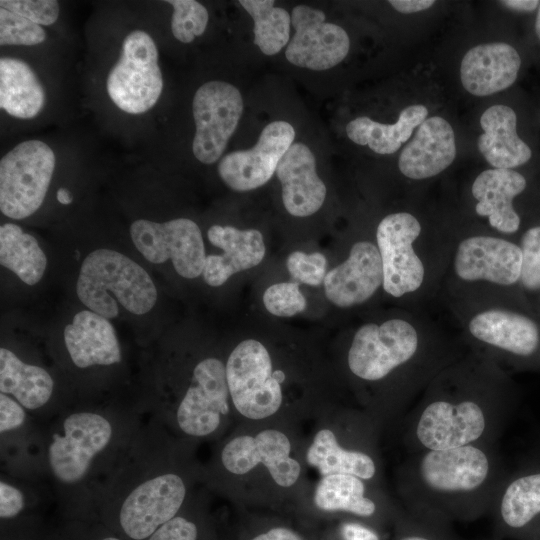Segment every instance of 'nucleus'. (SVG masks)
Listing matches in <instances>:
<instances>
[{"label":"nucleus","instance_id":"f257e3e1","mask_svg":"<svg viewBox=\"0 0 540 540\" xmlns=\"http://www.w3.org/2000/svg\"><path fill=\"white\" fill-rule=\"evenodd\" d=\"M515 409L498 364L474 352L442 369L402 420L409 453L497 444Z\"/></svg>","mask_w":540,"mask_h":540},{"label":"nucleus","instance_id":"f03ea898","mask_svg":"<svg viewBox=\"0 0 540 540\" xmlns=\"http://www.w3.org/2000/svg\"><path fill=\"white\" fill-rule=\"evenodd\" d=\"M508 474L497 444L411 453L400 473L403 508L472 522L490 513Z\"/></svg>","mask_w":540,"mask_h":540},{"label":"nucleus","instance_id":"7ed1b4c3","mask_svg":"<svg viewBox=\"0 0 540 540\" xmlns=\"http://www.w3.org/2000/svg\"><path fill=\"white\" fill-rule=\"evenodd\" d=\"M457 359L427 344L417 327L402 318L362 325L347 354L350 372L361 381L381 382L402 372L421 392Z\"/></svg>","mask_w":540,"mask_h":540},{"label":"nucleus","instance_id":"20e7f679","mask_svg":"<svg viewBox=\"0 0 540 540\" xmlns=\"http://www.w3.org/2000/svg\"><path fill=\"white\" fill-rule=\"evenodd\" d=\"M79 300L91 311L115 318L118 303L135 315L149 312L157 289L149 274L134 260L111 249H97L82 262L76 283Z\"/></svg>","mask_w":540,"mask_h":540},{"label":"nucleus","instance_id":"39448f33","mask_svg":"<svg viewBox=\"0 0 540 540\" xmlns=\"http://www.w3.org/2000/svg\"><path fill=\"white\" fill-rule=\"evenodd\" d=\"M225 366L230 398L241 415L261 420L279 410L285 375L273 371L269 352L262 343L254 339L240 342Z\"/></svg>","mask_w":540,"mask_h":540},{"label":"nucleus","instance_id":"423d86ee","mask_svg":"<svg viewBox=\"0 0 540 540\" xmlns=\"http://www.w3.org/2000/svg\"><path fill=\"white\" fill-rule=\"evenodd\" d=\"M55 168V155L43 141L21 142L0 161V210L15 220L42 205Z\"/></svg>","mask_w":540,"mask_h":540},{"label":"nucleus","instance_id":"0eeeda50","mask_svg":"<svg viewBox=\"0 0 540 540\" xmlns=\"http://www.w3.org/2000/svg\"><path fill=\"white\" fill-rule=\"evenodd\" d=\"M106 87L111 100L124 112L141 114L156 104L163 77L156 44L148 33L134 30L126 36Z\"/></svg>","mask_w":540,"mask_h":540},{"label":"nucleus","instance_id":"6e6552de","mask_svg":"<svg viewBox=\"0 0 540 540\" xmlns=\"http://www.w3.org/2000/svg\"><path fill=\"white\" fill-rule=\"evenodd\" d=\"M130 236L142 256L151 263L172 261L176 272L188 279L199 277L205 264V247L199 226L187 218L164 223L139 219Z\"/></svg>","mask_w":540,"mask_h":540},{"label":"nucleus","instance_id":"1a4fd4ad","mask_svg":"<svg viewBox=\"0 0 540 540\" xmlns=\"http://www.w3.org/2000/svg\"><path fill=\"white\" fill-rule=\"evenodd\" d=\"M422 227L408 212L385 216L376 230L377 248L383 268V289L395 298L418 291L425 279V266L414 243Z\"/></svg>","mask_w":540,"mask_h":540},{"label":"nucleus","instance_id":"9d476101","mask_svg":"<svg viewBox=\"0 0 540 540\" xmlns=\"http://www.w3.org/2000/svg\"><path fill=\"white\" fill-rule=\"evenodd\" d=\"M195 136L193 154L204 164L215 163L223 154L243 112L240 91L224 81L201 85L193 98Z\"/></svg>","mask_w":540,"mask_h":540},{"label":"nucleus","instance_id":"9b49d317","mask_svg":"<svg viewBox=\"0 0 540 540\" xmlns=\"http://www.w3.org/2000/svg\"><path fill=\"white\" fill-rule=\"evenodd\" d=\"M111 437V423L101 414H70L63 421V433H55L49 445L48 459L53 475L65 484L80 481Z\"/></svg>","mask_w":540,"mask_h":540},{"label":"nucleus","instance_id":"f8f14e48","mask_svg":"<svg viewBox=\"0 0 540 540\" xmlns=\"http://www.w3.org/2000/svg\"><path fill=\"white\" fill-rule=\"evenodd\" d=\"M229 395L226 366L214 357L203 359L195 366L191 384L178 405L179 428L193 437L212 434L229 412Z\"/></svg>","mask_w":540,"mask_h":540},{"label":"nucleus","instance_id":"ddd939ff","mask_svg":"<svg viewBox=\"0 0 540 540\" xmlns=\"http://www.w3.org/2000/svg\"><path fill=\"white\" fill-rule=\"evenodd\" d=\"M291 24L295 34L285 50L290 63L321 71L336 66L347 56L348 34L342 27L327 22L323 11L297 5L291 13Z\"/></svg>","mask_w":540,"mask_h":540},{"label":"nucleus","instance_id":"4468645a","mask_svg":"<svg viewBox=\"0 0 540 540\" xmlns=\"http://www.w3.org/2000/svg\"><path fill=\"white\" fill-rule=\"evenodd\" d=\"M294 138L295 130L290 123H269L252 148L233 151L220 160V178L229 188L238 192L250 191L264 185L276 172Z\"/></svg>","mask_w":540,"mask_h":540},{"label":"nucleus","instance_id":"2eb2a0df","mask_svg":"<svg viewBox=\"0 0 540 540\" xmlns=\"http://www.w3.org/2000/svg\"><path fill=\"white\" fill-rule=\"evenodd\" d=\"M186 496L180 476L165 473L134 488L122 503L119 520L124 532L135 540L150 537L174 517Z\"/></svg>","mask_w":540,"mask_h":540},{"label":"nucleus","instance_id":"dca6fc26","mask_svg":"<svg viewBox=\"0 0 540 540\" xmlns=\"http://www.w3.org/2000/svg\"><path fill=\"white\" fill-rule=\"evenodd\" d=\"M291 443L281 431L266 429L255 436L242 435L230 440L221 452L227 471L242 475L263 464L281 487H291L301 472L299 462L290 456Z\"/></svg>","mask_w":540,"mask_h":540},{"label":"nucleus","instance_id":"f3484780","mask_svg":"<svg viewBox=\"0 0 540 540\" xmlns=\"http://www.w3.org/2000/svg\"><path fill=\"white\" fill-rule=\"evenodd\" d=\"M522 265L520 246L503 238L475 235L457 246L453 269L464 282H487L511 286L519 282Z\"/></svg>","mask_w":540,"mask_h":540},{"label":"nucleus","instance_id":"a211bd4d","mask_svg":"<svg viewBox=\"0 0 540 540\" xmlns=\"http://www.w3.org/2000/svg\"><path fill=\"white\" fill-rule=\"evenodd\" d=\"M470 336L482 347L484 357L530 359L540 349V331L529 317L506 309L478 312L468 322Z\"/></svg>","mask_w":540,"mask_h":540},{"label":"nucleus","instance_id":"6ab92c4d","mask_svg":"<svg viewBox=\"0 0 540 540\" xmlns=\"http://www.w3.org/2000/svg\"><path fill=\"white\" fill-rule=\"evenodd\" d=\"M489 514L499 537L521 536L536 526L540 521V461L507 475Z\"/></svg>","mask_w":540,"mask_h":540},{"label":"nucleus","instance_id":"aec40b11","mask_svg":"<svg viewBox=\"0 0 540 540\" xmlns=\"http://www.w3.org/2000/svg\"><path fill=\"white\" fill-rule=\"evenodd\" d=\"M326 297L338 307H351L370 299L383 285L379 250L369 241L355 243L348 258L327 272Z\"/></svg>","mask_w":540,"mask_h":540},{"label":"nucleus","instance_id":"412c9836","mask_svg":"<svg viewBox=\"0 0 540 540\" xmlns=\"http://www.w3.org/2000/svg\"><path fill=\"white\" fill-rule=\"evenodd\" d=\"M276 174L282 186L284 207L291 215L306 217L321 208L327 190L317 175L316 159L308 146L293 143L280 160Z\"/></svg>","mask_w":540,"mask_h":540},{"label":"nucleus","instance_id":"4be33fe9","mask_svg":"<svg viewBox=\"0 0 540 540\" xmlns=\"http://www.w3.org/2000/svg\"><path fill=\"white\" fill-rule=\"evenodd\" d=\"M207 236L212 245L223 250L221 255L206 256L202 276L210 286L223 285L233 274L260 264L265 256L263 236L256 229L213 225Z\"/></svg>","mask_w":540,"mask_h":540},{"label":"nucleus","instance_id":"5701e85b","mask_svg":"<svg viewBox=\"0 0 540 540\" xmlns=\"http://www.w3.org/2000/svg\"><path fill=\"white\" fill-rule=\"evenodd\" d=\"M455 156L452 126L444 118L433 116L418 127L413 139L402 150L398 167L410 179H427L449 167Z\"/></svg>","mask_w":540,"mask_h":540},{"label":"nucleus","instance_id":"b1692460","mask_svg":"<svg viewBox=\"0 0 540 540\" xmlns=\"http://www.w3.org/2000/svg\"><path fill=\"white\" fill-rule=\"evenodd\" d=\"M521 66L517 50L503 42L480 44L463 57L460 79L472 95L487 96L510 87Z\"/></svg>","mask_w":540,"mask_h":540},{"label":"nucleus","instance_id":"393cba45","mask_svg":"<svg viewBox=\"0 0 540 540\" xmlns=\"http://www.w3.org/2000/svg\"><path fill=\"white\" fill-rule=\"evenodd\" d=\"M526 185L525 177L513 169L484 170L471 187L477 201L476 213L486 217L493 229L504 234L515 233L520 227V217L513 207V200Z\"/></svg>","mask_w":540,"mask_h":540},{"label":"nucleus","instance_id":"a878e982","mask_svg":"<svg viewBox=\"0 0 540 540\" xmlns=\"http://www.w3.org/2000/svg\"><path fill=\"white\" fill-rule=\"evenodd\" d=\"M64 342L72 362L79 368L108 366L122 358L113 325L91 310L78 312L66 325Z\"/></svg>","mask_w":540,"mask_h":540},{"label":"nucleus","instance_id":"bb28decb","mask_svg":"<svg viewBox=\"0 0 540 540\" xmlns=\"http://www.w3.org/2000/svg\"><path fill=\"white\" fill-rule=\"evenodd\" d=\"M482 133L477 146L485 160L498 169H512L528 162L532 156L530 147L518 136L517 116L506 105L487 108L481 118Z\"/></svg>","mask_w":540,"mask_h":540},{"label":"nucleus","instance_id":"cd10ccee","mask_svg":"<svg viewBox=\"0 0 540 540\" xmlns=\"http://www.w3.org/2000/svg\"><path fill=\"white\" fill-rule=\"evenodd\" d=\"M44 104V88L32 68L19 59L1 58L0 107L13 117L31 119Z\"/></svg>","mask_w":540,"mask_h":540},{"label":"nucleus","instance_id":"c85d7f7f","mask_svg":"<svg viewBox=\"0 0 540 540\" xmlns=\"http://www.w3.org/2000/svg\"><path fill=\"white\" fill-rule=\"evenodd\" d=\"M427 115L428 109L424 105H411L400 112L394 124H382L362 116L347 124L346 133L352 142L367 145L377 154L389 155L410 139L414 129L426 120Z\"/></svg>","mask_w":540,"mask_h":540},{"label":"nucleus","instance_id":"c756f323","mask_svg":"<svg viewBox=\"0 0 540 540\" xmlns=\"http://www.w3.org/2000/svg\"><path fill=\"white\" fill-rule=\"evenodd\" d=\"M306 460L322 476L351 474L369 481L377 474V464L371 454L360 449L344 448L330 429H321L315 434Z\"/></svg>","mask_w":540,"mask_h":540},{"label":"nucleus","instance_id":"7c9ffc66","mask_svg":"<svg viewBox=\"0 0 540 540\" xmlns=\"http://www.w3.org/2000/svg\"><path fill=\"white\" fill-rule=\"evenodd\" d=\"M54 381L42 367L23 362L12 351L0 349V391L23 407L37 409L50 399Z\"/></svg>","mask_w":540,"mask_h":540},{"label":"nucleus","instance_id":"2f4dec72","mask_svg":"<svg viewBox=\"0 0 540 540\" xmlns=\"http://www.w3.org/2000/svg\"><path fill=\"white\" fill-rule=\"evenodd\" d=\"M364 479L351 474L323 476L314 493L315 505L327 512H344L360 519H374L379 507L367 494Z\"/></svg>","mask_w":540,"mask_h":540},{"label":"nucleus","instance_id":"473e14b6","mask_svg":"<svg viewBox=\"0 0 540 540\" xmlns=\"http://www.w3.org/2000/svg\"><path fill=\"white\" fill-rule=\"evenodd\" d=\"M0 263L27 285L44 275L47 258L37 240L14 223L0 227Z\"/></svg>","mask_w":540,"mask_h":540},{"label":"nucleus","instance_id":"72a5a7b5","mask_svg":"<svg viewBox=\"0 0 540 540\" xmlns=\"http://www.w3.org/2000/svg\"><path fill=\"white\" fill-rule=\"evenodd\" d=\"M274 3L273 0L239 1L253 19L254 44L269 56L280 52L290 37L291 16Z\"/></svg>","mask_w":540,"mask_h":540},{"label":"nucleus","instance_id":"f704fd0d","mask_svg":"<svg viewBox=\"0 0 540 540\" xmlns=\"http://www.w3.org/2000/svg\"><path fill=\"white\" fill-rule=\"evenodd\" d=\"M394 522L395 540H455L452 523L439 517L411 513L402 508Z\"/></svg>","mask_w":540,"mask_h":540},{"label":"nucleus","instance_id":"c9c22d12","mask_svg":"<svg viewBox=\"0 0 540 540\" xmlns=\"http://www.w3.org/2000/svg\"><path fill=\"white\" fill-rule=\"evenodd\" d=\"M173 7L171 31L182 43H190L195 37L202 35L208 23L207 9L195 0H169Z\"/></svg>","mask_w":540,"mask_h":540},{"label":"nucleus","instance_id":"e433bc0d","mask_svg":"<svg viewBox=\"0 0 540 540\" xmlns=\"http://www.w3.org/2000/svg\"><path fill=\"white\" fill-rule=\"evenodd\" d=\"M46 39L44 29L29 19L0 8V44L36 45Z\"/></svg>","mask_w":540,"mask_h":540},{"label":"nucleus","instance_id":"4c0bfd02","mask_svg":"<svg viewBox=\"0 0 540 540\" xmlns=\"http://www.w3.org/2000/svg\"><path fill=\"white\" fill-rule=\"evenodd\" d=\"M268 312L279 317L293 316L306 308V299L298 282H281L269 286L263 294Z\"/></svg>","mask_w":540,"mask_h":540},{"label":"nucleus","instance_id":"58836bf2","mask_svg":"<svg viewBox=\"0 0 540 540\" xmlns=\"http://www.w3.org/2000/svg\"><path fill=\"white\" fill-rule=\"evenodd\" d=\"M522 265L519 282L528 291L540 290V226L528 229L521 238Z\"/></svg>","mask_w":540,"mask_h":540},{"label":"nucleus","instance_id":"ea45409f","mask_svg":"<svg viewBox=\"0 0 540 540\" xmlns=\"http://www.w3.org/2000/svg\"><path fill=\"white\" fill-rule=\"evenodd\" d=\"M291 277L310 286H319L326 276L327 260L319 252L306 254L301 251L292 252L286 260Z\"/></svg>","mask_w":540,"mask_h":540},{"label":"nucleus","instance_id":"a19ab883","mask_svg":"<svg viewBox=\"0 0 540 540\" xmlns=\"http://www.w3.org/2000/svg\"><path fill=\"white\" fill-rule=\"evenodd\" d=\"M0 8L17 13L38 25H52L59 16L55 0H1Z\"/></svg>","mask_w":540,"mask_h":540},{"label":"nucleus","instance_id":"79ce46f5","mask_svg":"<svg viewBox=\"0 0 540 540\" xmlns=\"http://www.w3.org/2000/svg\"><path fill=\"white\" fill-rule=\"evenodd\" d=\"M196 525L180 516H176L160 526L148 540H197Z\"/></svg>","mask_w":540,"mask_h":540},{"label":"nucleus","instance_id":"37998d69","mask_svg":"<svg viewBox=\"0 0 540 540\" xmlns=\"http://www.w3.org/2000/svg\"><path fill=\"white\" fill-rule=\"evenodd\" d=\"M26 419L23 406L9 395L0 393V432L19 428Z\"/></svg>","mask_w":540,"mask_h":540},{"label":"nucleus","instance_id":"c03bdc74","mask_svg":"<svg viewBox=\"0 0 540 540\" xmlns=\"http://www.w3.org/2000/svg\"><path fill=\"white\" fill-rule=\"evenodd\" d=\"M24 498L22 492L13 485L0 482V516L12 518L22 510Z\"/></svg>","mask_w":540,"mask_h":540},{"label":"nucleus","instance_id":"a18cd8bd","mask_svg":"<svg viewBox=\"0 0 540 540\" xmlns=\"http://www.w3.org/2000/svg\"><path fill=\"white\" fill-rule=\"evenodd\" d=\"M341 540H382L379 532L361 521H347L339 528Z\"/></svg>","mask_w":540,"mask_h":540},{"label":"nucleus","instance_id":"49530a36","mask_svg":"<svg viewBox=\"0 0 540 540\" xmlns=\"http://www.w3.org/2000/svg\"><path fill=\"white\" fill-rule=\"evenodd\" d=\"M389 4L398 12L409 14L426 10L433 6V0H390Z\"/></svg>","mask_w":540,"mask_h":540},{"label":"nucleus","instance_id":"de8ad7c7","mask_svg":"<svg viewBox=\"0 0 540 540\" xmlns=\"http://www.w3.org/2000/svg\"><path fill=\"white\" fill-rule=\"evenodd\" d=\"M251 540H302L301 537L285 527H274L268 531L261 533Z\"/></svg>","mask_w":540,"mask_h":540},{"label":"nucleus","instance_id":"09e8293b","mask_svg":"<svg viewBox=\"0 0 540 540\" xmlns=\"http://www.w3.org/2000/svg\"><path fill=\"white\" fill-rule=\"evenodd\" d=\"M500 3L509 9L522 12H532L540 5L538 0H504Z\"/></svg>","mask_w":540,"mask_h":540},{"label":"nucleus","instance_id":"8fccbe9b","mask_svg":"<svg viewBox=\"0 0 540 540\" xmlns=\"http://www.w3.org/2000/svg\"><path fill=\"white\" fill-rule=\"evenodd\" d=\"M57 200L61 203V204H64V205H68L72 202L73 200V196L72 194L70 193V191H68L67 189L65 188H60L58 189L57 191Z\"/></svg>","mask_w":540,"mask_h":540},{"label":"nucleus","instance_id":"3c124183","mask_svg":"<svg viewBox=\"0 0 540 540\" xmlns=\"http://www.w3.org/2000/svg\"><path fill=\"white\" fill-rule=\"evenodd\" d=\"M535 31L538 38L540 39V5L538 7L536 21H535Z\"/></svg>","mask_w":540,"mask_h":540},{"label":"nucleus","instance_id":"603ef678","mask_svg":"<svg viewBox=\"0 0 540 540\" xmlns=\"http://www.w3.org/2000/svg\"><path fill=\"white\" fill-rule=\"evenodd\" d=\"M102 540H120V539H118L116 537H106V538H104Z\"/></svg>","mask_w":540,"mask_h":540}]
</instances>
